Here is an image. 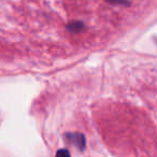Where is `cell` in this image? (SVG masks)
I'll list each match as a JSON object with an SVG mask.
<instances>
[{"label": "cell", "mask_w": 157, "mask_h": 157, "mask_svg": "<svg viewBox=\"0 0 157 157\" xmlns=\"http://www.w3.org/2000/svg\"><path fill=\"white\" fill-rule=\"evenodd\" d=\"M56 155H57V156H60V155H66V156H69L70 153L68 152V151H66V150H60V151H58V152L56 153Z\"/></svg>", "instance_id": "obj_3"}, {"label": "cell", "mask_w": 157, "mask_h": 157, "mask_svg": "<svg viewBox=\"0 0 157 157\" xmlns=\"http://www.w3.org/2000/svg\"><path fill=\"white\" fill-rule=\"evenodd\" d=\"M109 2L113 3V5H122V6H128L130 5L131 0H108Z\"/></svg>", "instance_id": "obj_2"}, {"label": "cell", "mask_w": 157, "mask_h": 157, "mask_svg": "<svg viewBox=\"0 0 157 157\" xmlns=\"http://www.w3.org/2000/svg\"><path fill=\"white\" fill-rule=\"evenodd\" d=\"M67 138L78 150H83L85 146V138L82 133H68Z\"/></svg>", "instance_id": "obj_1"}]
</instances>
